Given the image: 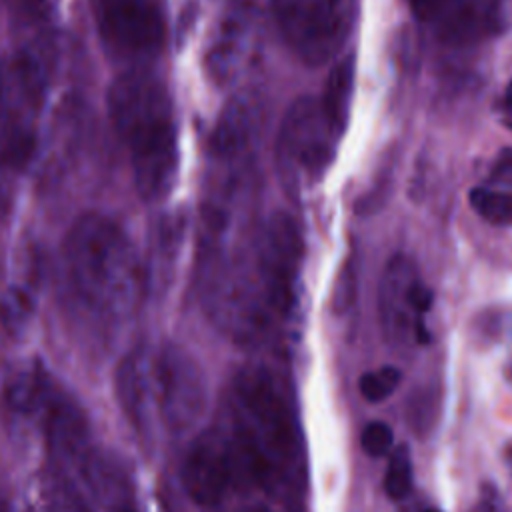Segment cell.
Returning <instances> with one entry per match:
<instances>
[{
    "label": "cell",
    "mask_w": 512,
    "mask_h": 512,
    "mask_svg": "<svg viewBox=\"0 0 512 512\" xmlns=\"http://www.w3.org/2000/svg\"><path fill=\"white\" fill-rule=\"evenodd\" d=\"M302 238L296 222L268 216L214 276L208 308L238 344L264 340L292 310Z\"/></svg>",
    "instance_id": "cell-1"
},
{
    "label": "cell",
    "mask_w": 512,
    "mask_h": 512,
    "mask_svg": "<svg viewBox=\"0 0 512 512\" xmlns=\"http://www.w3.org/2000/svg\"><path fill=\"white\" fill-rule=\"evenodd\" d=\"M216 428L232 456L240 490L278 494L298 474L296 420L268 368L250 364L232 376Z\"/></svg>",
    "instance_id": "cell-2"
},
{
    "label": "cell",
    "mask_w": 512,
    "mask_h": 512,
    "mask_svg": "<svg viewBox=\"0 0 512 512\" xmlns=\"http://www.w3.org/2000/svg\"><path fill=\"white\" fill-rule=\"evenodd\" d=\"M114 384L122 414L144 438L190 430L206 404L200 366L170 342L130 350L118 364Z\"/></svg>",
    "instance_id": "cell-3"
},
{
    "label": "cell",
    "mask_w": 512,
    "mask_h": 512,
    "mask_svg": "<svg viewBox=\"0 0 512 512\" xmlns=\"http://www.w3.org/2000/svg\"><path fill=\"white\" fill-rule=\"evenodd\" d=\"M106 100L138 194L148 202L164 198L180 164L178 126L164 82L148 66H132L114 78Z\"/></svg>",
    "instance_id": "cell-4"
},
{
    "label": "cell",
    "mask_w": 512,
    "mask_h": 512,
    "mask_svg": "<svg viewBox=\"0 0 512 512\" xmlns=\"http://www.w3.org/2000/svg\"><path fill=\"white\" fill-rule=\"evenodd\" d=\"M62 262L72 296L92 318L118 324L138 308L142 266L130 236L110 216H80L66 234Z\"/></svg>",
    "instance_id": "cell-5"
},
{
    "label": "cell",
    "mask_w": 512,
    "mask_h": 512,
    "mask_svg": "<svg viewBox=\"0 0 512 512\" xmlns=\"http://www.w3.org/2000/svg\"><path fill=\"white\" fill-rule=\"evenodd\" d=\"M90 8L104 48L128 68L162 52L168 24L160 0H90Z\"/></svg>",
    "instance_id": "cell-6"
},
{
    "label": "cell",
    "mask_w": 512,
    "mask_h": 512,
    "mask_svg": "<svg viewBox=\"0 0 512 512\" xmlns=\"http://www.w3.org/2000/svg\"><path fill=\"white\" fill-rule=\"evenodd\" d=\"M270 6L284 42L308 66L332 60L348 36L350 0H270Z\"/></svg>",
    "instance_id": "cell-7"
},
{
    "label": "cell",
    "mask_w": 512,
    "mask_h": 512,
    "mask_svg": "<svg viewBox=\"0 0 512 512\" xmlns=\"http://www.w3.org/2000/svg\"><path fill=\"white\" fill-rule=\"evenodd\" d=\"M340 134L326 118L318 98L302 96L284 114L278 132V162L282 174L298 182L320 176L334 158Z\"/></svg>",
    "instance_id": "cell-8"
},
{
    "label": "cell",
    "mask_w": 512,
    "mask_h": 512,
    "mask_svg": "<svg viewBox=\"0 0 512 512\" xmlns=\"http://www.w3.org/2000/svg\"><path fill=\"white\" fill-rule=\"evenodd\" d=\"M182 486L188 498L202 506H220L238 488L232 456L218 428L200 432L186 450L182 462Z\"/></svg>",
    "instance_id": "cell-9"
},
{
    "label": "cell",
    "mask_w": 512,
    "mask_h": 512,
    "mask_svg": "<svg viewBox=\"0 0 512 512\" xmlns=\"http://www.w3.org/2000/svg\"><path fill=\"white\" fill-rule=\"evenodd\" d=\"M64 392L66 388H62L42 364L30 362L8 376L2 402L14 422L40 432Z\"/></svg>",
    "instance_id": "cell-10"
},
{
    "label": "cell",
    "mask_w": 512,
    "mask_h": 512,
    "mask_svg": "<svg viewBox=\"0 0 512 512\" xmlns=\"http://www.w3.org/2000/svg\"><path fill=\"white\" fill-rule=\"evenodd\" d=\"M512 18V0H456L440 18L438 34L446 44H476L502 34Z\"/></svg>",
    "instance_id": "cell-11"
},
{
    "label": "cell",
    "mask_w": 512,
    "mask_h": 512,
    "mask_svg": "<svg viewBox=\"0 0 512 512\" xmlns=\"http://www.w3.org/2000/svg\"><path fill=\"white\" fill-rule=\"evenodd\" d=\"M258 128V108L252 98L238 96L234 98L220 114L212 138V146L218 158L222 160H236L242 156Z\"/></svg>",
    "instance_id": "cell-12"
},
{
    "label": "cell",
    "mask_w": 512,
    "mask_h": 512,
    "mask_svg": "<svg viewBox=\"0 0 512 512\" xmlns=\"http://www.w3.org/2000/svg\"><path fill=\"white\" fill-rule=\"evenodd\" d=\"M252 16L254 14L248 4H238L222 20L208 56V66L218 80H226L238 66V60L250 40L254 24Z\"/></svg>",
    "instance_id": "cell-13"
},
{
    "label": "cell",
    "mask_w": 512,
    "mask_h": 512,
    "mask_svg": "<svg viewBox=\"0 0 512 512\" xmlns=\"http://www.w3.org/2000/svg\"><path fill=\"white\" fill-rule=\"evenodd\" d=\"M44 512H96L94 498L68 464L52 460L42 482Z\"/></svg>",
    "instance_id": "cell-14"
},
{
    "label": "cell",
    "mask_w": 512,
    "mask_h": 512,
    "mask_svg": "<svg viewBox=\"0 0 512 512\" xmlns=\"http://www.w3.org/2000/svg\"><path fill=\"white\" fill-rule=\"evenodd\" d=\"M354 56L348 54L342 60H338L324 84V90L320 94V104L322 110L326 114V118L330 120V124L334 126V130L342 136L346 126H348V118H350V102H352V92H354Z\"/></svg>",
    "instance_id": "cell-15"
},
{
    "label": "cell",
    "mask_w": 512,
    "mask_h": 512,
    "mask_svg": "<svg viewBox=\"0 0 512 512\" xmlns=\"http://www.w3.org/2000/svg\"><path fill=\"white\" fill-rule=\"evenodd\" d=\"M56 0H2L14 26L18 40L52 38V16Z\"/></svg>",
    "instance_id": "cell-16"
},
{
    "label": "cell",
    "mask_w": 512,
    "mask_h": 512,
    "mask_svg": "<svg viewBox=\"0 0 512 512\" xmlns=\"http://www.w3.org/2000/svg\"><path fill=\"white\" fill-rule=\"evenodd\" d=\"M470 206L478 216L494 226H512V192L476 186L468 194Z\"/></svg>",
    "instance_id": "cell-17"
},
{
    "label": "cell",
    "mask_w": 512,
    "mask_h": 512,
    "mask_svg": "<svg viewBox=\"0 0 512 512\" xmlns=\"http://www.w3.org/2000/svg\"><path fill=\"white\" fill-rule=\"evenodd\" d=\"M414 482L412 474V456L406 444H400L394 448V452L388 458L386 476H384V492L392 500H402L410 494Z\"/></svg>",
    "instance_id": "cell-18"
},
{
    "label": "cell",
    "mask_w": 512,
    "mask_h": 512,
    "mask_svg": "<svg viewBox=\"0 0 512 512\" xmlns=\"http://www.w3.org/2000/svg\"><path fill=\"white\" fill-rule=\"evenodd\" d=\"M400 380H402L400 368H396L392 364H386V366H380L376 370L364 372L358 380V390H360L364 400L382 402L398 388Z\"/></svg>",
    "instance_id": "cell-19"
},
{
    "label": "cell",
    "mask_w": 512,
    "mask_h": 512,
    "mask_svg": "<svg viewBox=\"0 0 512 512\" xmlns=\"http://www.w3.org/2000/svg\"><path fill=\"white\" fill-rule=\"evenodd\" d=\"M360 444H362V450L368 456L382 458L390 452V448L394 444V432L386 422L372 420L370 424L364 426L362 436H360Z\"/></svg>",
    "instance_id": "cell-20"
},
{
    "label": "cell",
    "mask_w": 512,
    "mask_h": 512,
    "mask_svg": "<svg viewBox=\"0 0 512 512\" xmlns=\"http://www.w3.org/2000/svg\"><path fill=\"white\" fill-rule=\"evenodd\" d=\"M356 294V264L346 262L344 268L338 274L336 280V292H334V306L338 312H344L354 302Z\"/></svg>",
    "instance_id": "cell-21"
},
{
    "label": "cell",
    "mask_w": 512,
    "mask_h": 512,
    "mask_svg": "<svg viewBox=\"0 0 512 512\" xmlns=\"http://www.w3.org/2000/svg\"><path fill=\"white\" fill-rule=\"evenodd\" d=\"M492 180L502 184H512V148H506L498 154L492 166Z\"/></svg>",
    "instance_id": "cell-22"
},
{
    "label": "cell",
    "mask_w": 512,
    "mask_h": 512,
    "mask_svg": "<svg viewBox=\"0 0 512 512\" xmlns=\"http://www.w3.org/2000/svg\"><path fill=\"white\" fill-rule=\"evenodd\" d=\"M408 2H410L412 12H414L420 20H428V18H432V16L438 12L442 0H408Z\"/></svg>",
    "instance_id": "cell-23"
},
{
    "label": "cell",
    "mask_w": 512,
    "mask_h": 512,
    "mask_svg": "<svg viewBox=\"0 0 512 512\" xmlns=\"http://www.w3.org/2000/svg\"><path fill=\"white\" fill-rule=\"evenodd\" d=\"M500 110H502V116L504 120L512 126V80L508 82L504 94H502V102H500Z\"/></svg>",
    "instance_id": "cell-24"
},
{
    "label": "cell",
    "mask_w": 512,
    "mask_h": 512,
    "mask_svg": "<svg viewBox=\"0 0 512 512\" xmlns=\"http://www.w3.org/2000/svg\"><path fill=\"white\" fill-rule=\"evenodd\" d=\"M6 512H30V510H12V508H6Z\"/></svg>",
    "instance_id": "cell-25"
},
{
    "label": "cell",
    "mask_w": 512,
    "mask_h": 512,
    "mask_svg": "<svg viewBox=\"0 0 512 512\" xmlns=\"http://www.w3.org/2000/svg\"><path fill=\"white\" fill-rule=\"evenodd\" d=\"M424 512H440V510H434V508H428V510H424Z\"/></svg>",
    "instance_id": "cell-26"
},
{
    "label": "cell",
    "mask_w": 512,
    "mask_h": 512,
    "mask_svg": "<svg viewBox=\"0 0 512 512\" xmlns=\"http://www.w3.org/2000/svg\"><path fill=\"white\" fill-rule=\"evenodd\" d=\"M0 512H6V506H4V504H0Z\"/></svg>",
    "instance_id": "cell-27"
},
{
    "label": "cell",
    "mask_w": 512,
    "mask_h": 512,
    "mask_svg": "<svg viewBox=\"0 0 512 512\" xmlns=\"http://www.w3.org/2000/svg\"><path fill=\"white\" fill-rule=\"evenodd\" d=\"M248 512H262V510H256V508H252V510H248Z\"/></svg>",
    "instance_id": "cell-28"
}]
</instances>
